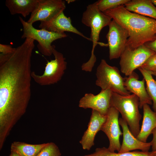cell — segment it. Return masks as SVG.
Wrapping results in <instances>:
<instances>
[{
    "label": "cell",
    "instance_id": "20",
    "mask_svg": "<svg viewBox=\"0 0 156 156\" xmlns=\"http://www.w3.org/2000/svg\"><path fill=\"white\" fill-rule=\"evenodd\" d=\"M47 143L33 144L15 141L11 144V151L16 152L19 156H36Z\"/></svg>",
    "mask_w": 156,
    "mask_h": 156
},
{
    "label": "cell",
    "instance_id": "25",
    "mask_svg": "<svg viewBox=\"0 0 156 156\" xmlns=\"http://www.w3.org/2000/svg\"><path fill=\"white\" fill-rule=\"evenodd\" d=\"M140 67L147 70L156 68V54L151 56Z\"/></svg>",
    "mask_w": 156,
    "mask_h": 156
},
{
    "label": "cell",
    "instance_id": "2",
    "mask_svg": "<svg viewBox=\"0 0 156 156\" xmlns=\"http://www.w3.org/2000/svg\"><path fill=\"white\" fill-rule=\"evenodd\" d=\"M128 31L127 46L135 49L152 41L156 36V20L130 12L124 5L103 12Z\"/></svg>",
    "mask_w": 156,
    "mask_h": 156
},
{
    "label": "cell",
    "instance_id": "17",
    "mask_svg": "<svg viewBox=\"0 0 156 156\" xmlns=\"http://www.w3.org/2000/svg\"><path fill=\"white\" fill-rule=\"evenodd\" d=\"M143 119L140 131L136 138L140 141L146 142L153 130L156 127V113L153 111L149 105L143 106Z\"/></svg>",
    "mask_w": 156,
    "mask_h": 156
},
{
    "label": "cell",
    "instance_id": "7",
    "mask_svg": "<svg viewBox=\"0 0 156 156\" xmlns=\"http://www.w3.org/2000/svg\"><path fill=\"white\" fill-rule=\"evenodd\" d=\"M53 60L48 61L43 74L39 75L32 71V78L41 86H46L57 83L62 78L67 68V63L63 55L56 50L54 46L53 49Z\"/></svg>",
    "mask_w": 156,
    "mask_h": 156
},
{
    "label": "cell",
    "instance_id": "1",
    "mask_svg": "<svg viewBox=\"0 0 156 156\" xmlns=\"http://www.w3.org/2000/svg\"><path fill=\"white\" fill-rule=\"evenodd\" d=\"M34 40L25 39L0 65V139L6 140L25 114L31 96V60Z\"/></svg>",
    "mask_w": 156,
    "mask_h": 156
},
{
    "label": "cell",
    "instance_id": "33",
    "mask_svg": "<svg viewBox=\"0 0 156 156\" xmlns=\"http://www.w3.org/2000/svg\"><path fill=\"white\" fill-rule=\"evenodd\" d=\"M68 3H70L72 2H73V1H75V0H66V1Z\"/></svg>",
    "mask_w": 156,
    "mask_h": 156
},
{
    "label": "cell",
    "instance_id": "13",
    "mask_svg": "<svg viewBox=\"0 0 156 156\" xmlns=\"http://www.w3.org/2000/svg\"><path fill=\"white\" fill-rule=\"evenodd\" d=\"M63 12L48 21L41 22L39 27L57 33H63L66 31L73 33L91 41L90 38L85 36L72 25L70 18L66 16Z\"/></svg>",
    "mask_w": 156,
    "mask_h": 156
},
{
    "label": "cell",
    "instance_id": "3",
    "mask_svg": "<svg viewBox=\"0 0 156 156\" xmlns=\"http://www.w3.org/2000/svg\"><path fill=\"white\" fill-rule=\"evenodd\" d=\"M112 19L111 17L99 10L96 1L88 5L83 12L81 22L90 28V38L92 42V46L90 58L81 66L83 70L89 72L92 71L96 61L94 51L99 40L100 32L103 28L109 25Z\"/></svg>",
    "mask_w": 156,
    "mask_h": 156
},
{
    "label": "cell",
    "instance_id": "22",
    "mask_svg": "<svg viewBox=\"0 0 156 156\" xmlns=\"http://www.w3.org/2000/svg\"><path fill=\"white\" fill-rule=\"evenodd\" d=\"M83 156H155L151 152L135 151L123 153L110 151L107 148L103 147L96 148L93 153Z\"/></svg>",
    "mask_w": 156,
    "mask_h": 156
},
{
    "label": "cell",
    "instance_id": "16",
    "mask_svg": "<svg viewBox=\"0 0 156 156\" xmlns=\"http://www.w3.org/2000/svg\"><path fill=\"white\" fill-rule=\"evenodd\" d=\"M139 76L135 72L125 78L124 86L130 93L136 95L139 98V108H142L145 104L151 105L152 101L145 86V80L143 78L139 80Z\"/></svg>",
    "mask_w": 156,
    "mask_h": 156
},
{
    "label": "cell",
    "instance_id": "11",
    "mask_svg": "<svg viewBox=\"0 0 156 156\" xmlns=\"http://www.w3.org/2000/svg\"><path fill=\"white\" fill-rule=\"evenodd\" d=\"M119 113L118 111L111 106L107 114L106 120L101 129L109 139V145L107 148L112 152H119L121 147L120 138L122 133L119 123Z\"/></svg>",
    "mask_w": 156,
    "mask_h": 156
},
{
    "label": "cell",
    "instance_id": "8",
    "mask_svg": "<svg viewBox=\"0 0 156 156\" xmlns=\"http://www.w3.org/2000/svg\"><path fill=\"white\" fill-rule=\"evenodd\" d=\"M154 54V53L144 44L134 49L126 46L120 57L121 72L128 76Z\"/></svg>",
    "mask_w": 156,
    "mask_h": 156
},
{
    "label": "cell",
    "instance_id": "5",
    "mask_svg": "<svg viewBox=\"0 0 156 156\" xmlns=\"http://www.w3.org/2000/svg\"><path fill=\"white\" fill-rule=\"evenodd\" d=\"M96 85L101 90L109 89L112 92L127 96L131 93L124 86L125 78L121 75L118 68L108 64L104 59H102L96 70Z\"/></svg>",
    "mask_w": 156,
    "mask_h": 156
},
{
    "label": "cell",
    "instance_id": "19",
    "mask_svg": "<svg viewBox=\"0 0 156 156\" xmlns=\"http://www.w3.org/2000/svg\"><path fill=\"white\" fill-rule=\"evenodd\" d=\"M38 0H6V6L12 15L20 14L26 18L36 8Z\"/></svg>",
    "mask_w": 156,
    "mask_h": 156
},
{
    "label": "cell",
    "instance_id": "9",
    "mask_svg": "<svg viewBox=\"0 0 156 156\" xmlns=\"http://www.w3.org/2000/svg\"><path fill=\"white\" fill-rule=\"evenodd\" d=\"M108 26L106 38L109 48V59L112 60L120 57L126 47L129 34L125 28L113 19Z\"/></svg>",
    "mask_w": 156,
    "mask_h": 156
},
{
    "label": "cell",
    "instance_id": "28",
    "mask_svg": "<svg viewBox=\"0 0 156 156\" xmlns=\"http://www.w3.org/2000/svg\"><path fill=\"white\" fill-rule=\"evenodd\" d=\"M153 138L152 141L150 142L151 144L152 151L156 150V127L152 132Z\"/></svg>",
    "mask_w": 156,
    "mask_h": 156
},
{
    "label": "cell",
    "instance_id": "32",
    "mask_svg": "<svg viewBox=\"0 0 156 156\" xmlns=\"http://www.w3.org/2000/svg\"><path fill=\"white\" fill-rule=\"evenodd\" d=\"M153 155L156 156V150L150 152Z\"/></svg>",
    "mask_w": 156,
    "mask_h": 156
},
{
    "label": "cell",
    "instance_id": "27",
    "mask_svg": "<svg viewBox=\"0 0 156 156\" xmlns=\"http://www.w3.org/2000/svg\"><path fill=\"white\" fill-rule=\"evenodd\" d=\"M144 45L156 54V36L155 38L152 41L144 44Z\"/></svg>",
    "mask_w": 156,
    "mask_h": 156
},
{
    "label": "cell",
    "instance_id": "30",
    "mask_svg": "<svg viewBox=\"0 0 156 156\" xmlns=\"http://www.w3.org/2000/svg\"><path fill=\"white\" fill-rule=\"evenodd\" d=\"M148 70L150 71L152 75L156 76V68H153Z\"/></svg>",
    "mask_w": 156,
    "mask_h": 156
},
{
    "label": "cell",
    "instance_id": "29",
    "mask_svg": "<svg viewBox=\"0 0 156 156\" xmlns=\"http://www.w3.org/2000/svg\"><path fill=\"white\" fill-rule=\"evenodd\" d=\"M12 54H6L2 53H0V65H2L6 62L9 59Z\"/></svg>",
    "mask_w": 156,
    "mask_h": 156
},
{
    "label": "cell",
    "instance_id": "15",
    "mask_svg": "<svg viewBox=\"0 0 156 156\" xmlns=\"http://www.w3.org/2000/svg\"><path fill=\"white\" fill-rule=\"evenodd\" d=\"M119 123L122 129L123 138L118 153H123L137 150L144 152L148 151L151 147L150 142H144L138 139L131 132L126 121L122 118L119 119Z\"/></svg>",
    "mask_w": 156,
    "mask_h": 156
},
{
    "label": "cell",
    "instance_id": "12",
    "mask_svg": "<svg viewBox=\"0 0 156 156\" xmlns=\"http://www.w3.org/2000/svg\"><path fill=\"white\" fill-rule=\"evenodd\" d=\"M112 91L109 89L101 90L96 95L86 93L79 102V106L84 109L91 108L102 115H106L111 106Z\"/></svg>",
    "mask_w": 156,
    "mask_h": 156
},
{
    "label": "cell",
    "instance_id": "10",
    "mask_svg": "<svg viewBox=\"0 0 156 156\" xmlns=\"http://www.w3.org/2000/svg\"><path fill=\"white\" fill-rule=\"evenodd\" d=\"M65 1L63 0H38L37 5L27 22L33 24L38 21H48L64 11Z\"/></svg>",
    "mask_w": 156,
    "mask_h": 156
},
{
    "label": "cell",
    "instance_id": "24",
    "mask_svg": "<svg viewBox=\"0 0 156 156\" xmlns=\"http://www.w3.org/2000/svg\"><path fill=\"white\" fill-rule=\"evenodd\" d=\"M61 153L58 147L55 143L48 142L36 156H61Z\"/></svg>",
    "mask_w": 156,
    "mask_h": 156
},
{
    "label": "cell",
    "instance_id": "31",
    "mask_svg": "<svg viewBox=\"0 0 156 156\" xmlns=\"http://www.w3.org/2000/svg\"><path fill=\"white\" fill-rule=\"evenodd\" d=\"M9 156H19V155L16 152L11 151V153Z\"/></svg>",
    "mask_w": 156,
    "mask_h": 156
},
{
    "label": "cell",
    "instance_id": "4",
    "mask_svg": "<svg viewBox=\"0 0 156 156\" xmlns=\"http://www.w3.org/2000/svg\"><path fill=\"white\" fill-rule=\"evenodd\" d=\"M139 98L135 94L125 96L112 92L111 106L120 113L122 118L126 121L131 132L136 137L140 129V122L142 116L139 110Z\"/></svg>",
    "mask_w": 156,
    "mask_h": 156
},
{
    "label": "cell",
    "instance_id": "23",
    "mask_svg": "<svg viewBox=\"0 0 156 156\" xmlns=\"http://www.w3.org/2000/svg\"><path fill=\"white\" fill-rule=\"evenodd\" d=\"M130 0H100L96 1L99 10L103 12L121 5H124Z\"/></svg>",
    "mask_w": 156,
    "mask_h": 156
},
{
    "label": "cell",
    "instance_id": "26",
    "mask_svg": "<svg viewBox=\"0 0 156 156\" xmlns=\"http://www.w3.org/2000/svg\"><path fill=\"white\" fill-rule=\"evenodd\" d=\"M16 48L12 47L10 45L0 44V52L1 53L12 54L14 52Z\"/></svg>",
    "mask_w": 156,
    "mask_h": 156
},
{
    "label": "cell",
    "instance_id": "34",
    "mask_svg": "<svg viewBox=\"0 0 156 156\" xmlns=\"http://www.w3.org/2000/svg\"><path fill=\"white\" fill-rule=\"evenodd\" d=\"M151 1L155 5H156V0H151Z\"/></svg>",
    "mask_w": 156,
    "mask_h": 156
},
{
    "label": "cell",
    "instance_id": "6",
    "mask_svg": "<svg viewBox=\"0 0 156 156\" xmlns=\"http://www.w3.org/2000/svg\"><path fill=\"white\" fill-rule=\"evenodd\" d=\"M19 18L23 27L21 38H29L37 41L38 42L37 47L38 50L44 55L50 56L53 54L54 45H52L51 43L53 41L67 36L65 33H57L44 29L35 28L33 24L25 21L21 16Z\"/></svg>",
    "mask_w": 156,
    "mask_h": 156
},
{
    "label": "cell",
    "instance_id": "18",
    "mask_svg": "<svg viewBox=\"0 0 156 156\" xmlns=\"http://www.w3.org/2000/svg\"><path fill=\"white\" fill-rule=\"evenodd\" d=\"M124 6L130 12L156 20V7L151 0H130Z\"/></svg>",
    "mask_w": 156,
    "mask_h": 156
},
{
    "label": "cell",
    "instance_id": "14",
    "mask_svg": "<svg viewBox=\"0 0 156 156\" xmlns=\"http://www.w3.org/2000/svg\"><path fill=\"white\" fill-rule=\"evenodd\" d=\"M106 118L107 115H102L98 111L92 109L87 129L79 141L83 149L89 151L94 145L95 137L97 133L101 130Z\"/></svg>",
    "mask_w": 156,
    "mask_h": 156
},
{
    "label": "cell",
    "instance_id": "21",
    "mask_svg": "<svg viewBox=\"0 0 156 156\" xmlns=\"http://www.w3.org/2000/svg\"><path fill=\"white\" fill-rule=\"evenodd\" d=\"M145 80L147 92L153 101V108L156 113V80L150 70L140 67L138 68Z\"/></svg>",
    "mask_w": 156,
    "mask_h": 156
}]
</instances>
